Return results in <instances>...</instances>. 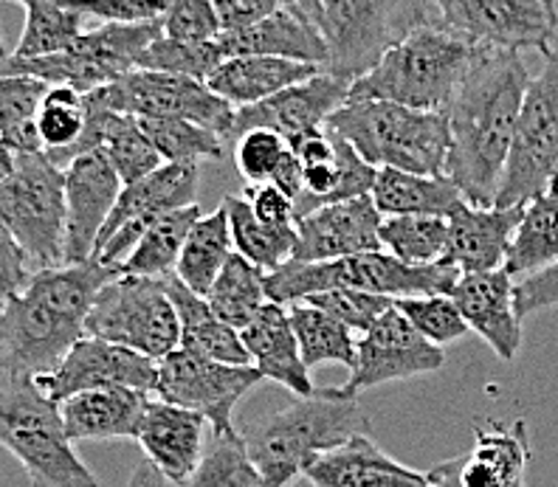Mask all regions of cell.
Listing matches in <instances>:
<instances>
[{"label":"cell","instance_id":"cell-24","mask_svg":"<svg viewBox=\"0 0 558 487\" xmlns=\"http://www.w3.org/2000/svg\"><path fill=\"white\" fill-rule=\"evenodd\" d=\"M465 318L499 361H513L522 346V318L513 311V277L505 268L480 273H460L449 293Z\"/></svg>","mask_w":558,"mask_h":487},{"label":"cell","instance_id":"cell-49","mask_svg":"<svg viewBox=\"0 0 558 487\" xmlns=\"http://www.w3.org/2000/svg\"><path fill=\"white\" fill-rule=\"evenodd\" d=\"M161 32L178 42H209L220 35L218 12L211 0H167Z\"/></svg>","mask_w":558,"mask_h":487},{"label":"cell","instance_id":"cell-4","mask_svg":"<svg viewBox=\"0 0 558 487\" xmlns=\"http://www.w3.org/2000/svg\"><path fill=\"white\" fill-rule=\"evenodd\" d=\"M477 54V46L451 35L440 23L426 21L387 48L367 74L350 82L348 102L381 99L403 108L446 113Z\"/></svg>","mask_w":558,"mask_h":487},{"label":"cell","instance_id":"cell-61","mask_svg":"<svg viewBox=\"0 0 558 487\" xmlns=\"http://www.w3.org/2000/svg\"><path fill=\"white\" fill-rule=\"evenodd\" d=\"M550 190H558V170H556V175H553V183H550Z\"/></svg>","mask_w":558,"mask_h":487},{"label":"cell","instance_id":"cell-1","mask_svg":"<svg viewBox=\"0 0 558 487\" xmlns=\"http://www.w3.org/2000/svg\"><path fill=\"white\" fill-rule=\"evenodd\" d=\"M527 82L519 51L480 48L446 108L451 138L446 175L471 206H494Z\"/></svg>","mask_w":558,"mask_h":487},{"label":"cell","instance_id":"cell-35","mask_svg":"<svg viewBox=\"0 0 558 487\" xmlns=\"http://www.w3.org/2000/svg\"><path fill=\"white\" fill-rule=\"evenodd\" d=\"M550 263H558V190L542 192L524 204L502 268L511 277H524Z\"/></svg>","mask_w":558,"mask_h":487},{"label":"cell","instance_id":"cell-59","mask_svg":"<svg viewBox=\"0 0 558 487\" xmlns=\"http://www.w3.org/2000/svg\"><path fill=\"white\" fill-rule=\"evenodd\" d=\"M14 161H17V153L7 142H0V181H7L12 175Z\"/></svg>","mask_w":558,"mask_h":487},{"label":"cell","instance_id":"cell-18","mask_svg":"<svg viewBox=\"0 0 558 487\" xmlns=\"http://www.w3.org/2000/svg\"><path fill=\"white\" fill-rule=\"evenodd\" d=\"M35 380L54 403L85 389L105 386H128L150 394L156 392L158 361L113 341L82 336L51 373L35 375Z\"/></svg>","mask_w":558,"mask_h":487},{"label":"cell","instance_id":"cell-41","mask_svg":"<svg viewBox=\"0 0 558 487\" xmlns=\"http://www.w3.org/2000/svg\"><path fill=\"white\" fill-rule=\"evenodd\" d=\"M85 94L71 85H48L43 94L40 108L35 113L37 130H40L46 156L65 170L71 149L82 138L85 130Z\"/></svg>","mask_w":558,"mask_h":487},{"label":"cell","instance_id":"cell-37","mask_svg":"<svg viewBox=\"0 0 558 487\" xmlns=\"http://www.w3.org/2000/svg\"><path fill=\"white\" fill-rule=\"evenodd\" d=\"M204 299L220 321L234 330H243L268 302L266 271H259L243 254L232 251V257L226 259Z\"/></svg>","mask_w":558,"mask_h":487},{"label":"cell","instance_id":"cell-17","mask_svg":"<svg viewBox=\"0 0 558 487\" xmlns=\"http://www.w3.org/2000/svg\"><path fill=\"white\" fill-rule=\"evenodd\" d=\"M442 366H446L442 346L423 339L421 332L409 325L407 316L392 305L367 332H361L359 346H355V366L350 369L344 389L350 394H359L364 389L392 383V380L440 373Z\"/></svg>","mask_w":558,"mask_h":487},{"label":"cell","instance_id":"cell-12","mask_svg":"<svg viewBox=\"0 0 558 487\" xmlns=\"http://www.w3.org/2000/svg\"><path fill=\"white\" fill-rule=\"evenodd\" d=\"M85 336L130 346L161 361L181 346V325L167 293V279L119 273L105 284L88 318Z\"/></svg>","mask_w":558,"mask_h":487},{"label":"cell","instance_id":"cell-58","mask_svg":"<svg viewBox=\"0 0 558 487\" xmlns=\"http://www.w3.org/2000/svg\"><path fill=\"white\" fill-rule=\"evenodd\" d=\"M286 7L300 12L311 23H319V0H286Z\"/></svg>","mask_w":558,"mask_h":487},{"label":"cell","instance_id":"cell-45","mask_svg":"<svg viewBox=\"0 0 558 487\" xmlns=\"http://www.w3.org/2000/svg\"><path fill=\"white\" fill-rule=\"evenodd\" d=\"M223 60L226 57L218 46V37L209 42H178L161 35L144 51L142 60H138V69L167 71V74L192 76V80L206 82Z\"/></svg>","mask_w":558,"mask_h":487},{"label":"cell","instance_id":"cell-22","mask_svg":"<svg viewBox=\"0 0 558 487\" xmlns=\"http://www.w3.org/2000/svg\"><path fill=\"white\" fill-rule=\"evenodd\" d=\"M348 80L333 76L330 71H322V74L311 76L300 85H291V88L268 96L263 102L238 108L234 110L232 142L254 127H268L286 142H293L307 130L325 127L327 115L348 102Z\"/></svg>","mask_w":558,"mask_h":487},{"label":"cell","instance_id":"cell-23","mask_svg":"<svg viewBox=\"0 0 558 487\" xmlns=\"http://www.w3.org/2000/svg\"><path fill=\"white\" fill-rule=\"evenodd\" d=\"M206 428L209 419L204 414L158 398L144 409L136 442L142 446L144 460H150L172 487H186L204 460Z\"/></svg>","mask_w":558,"mask_h":487},{"label":"cell","instance_id":"cell-2","mask_svg":"<svg viewBox=\"0 0 558 487\" xmlns=\"http://www.w3.org/2000/svg\"><path fill=\"white\" fill-rule=\"evenodd\" d=\"M119 265L99 259L32 273L21 293L0 305V369L46 375L85 336V318Z\"/></svg>","mask_w":558,"mask_h":487},{"label":"cell","instance_id":"cell-26","mask_svg":"<svg viewBox=\"0 0 558 487\" xmlns=\"http://www.w3.org/2000/svg\"><path fill=\"white\" fill-rule=\"evenodd\" d=\"M524 206L497 209V206H471L460 200L449 220V248L442 263L454 265L460 273L497 271L502 268L513 243Z\"/></svg>","mask_w":558,"mask_h":487},{"label":"cell","instance_id":"cell-52","mask_svg":"<svg viewBox=\"0 0 558 487\" xmlns=\"http://www.w3.org/2000/svg\"><path fill=\"white\" fill-rule=\"evenodd\" d=\"M547 307H558V263L524 273L519 282H513V311L522 321Z\"/></svg>","mask_w":558,"mask_h":487},{"label":"cell","instance_id":"cell-7","mask_svg":"<svg viewBox=\"0 0 558 487\" xmlns=\"http://www.w3.org/2000/svg\"><path fill=\"white\" fill-rule=\"evenodd\" d=\"M457 279H460V271L449 263L407 265L387 251H364V254L330 259V263L288 259L277 271L266 273V293L268 302L288 307L311 293L333 291V288L378 293L389 299L451 293Z\"/></svg>","mask_w":558,"mask_h":487},{"label":"cell","instance_id":"cell-39","mask_svg":"<svg viewBox=\"0 0 558 487\" xmlns=\"http://www.w3.org/2000/svg\"><path fill=\"white\" fill-rule=\"evenodd\" d=\"M288 316H291L293 332L300 341V355L307 369L322 364H339L353 369L359 339L348 325H341L333 316H327L325 311L307 305V302L288 305Z\"/></svg>","mask_w":558,"mask_h":487},{"label":"cell","instance_id":"cell-38","mask_svg":"<svg viewBox=\"0 0 558 487\" xmlns=\"http://www.w3.org/2000/svg\"><path fill=\"white\" fill-rule=\"evenodd\" d=\"M223 209L229 217L234 251L243 254L248 263L257 265L259 271H277L279 265H286L293 257V245H296L293 226L277 229V226L259 223L243 195H226Z\"/></svg>","mask_w":558,"mask_h":487},{"label":"cell","instance_id":"cell-50","mask_svg":"<svg viewBox=\"0 0 558 487\" xmlns=\"http://www.w3.org/2000/svg\"><path fill=\"white\" fill-rule=\"evenodd\" d=\"M46 90V82L0 71V138L7 136L14 124L26 122L37 113Z\"/></svg>","mask_w":558,"mask_h":487},{"label":"cell","instance_id":"cell-54","mask_svg":"<svg viewBox=\"0 0 558 487\" xmlns=\"http://www.w3.org/2000/svg\"><path fill=\"white\" fill-rule=\"evenodd\" d=\"M243 197L248 200V206H252L254 217H257L259 223L277 226V229H286V226L296 223L293 200L279 186H274V183H248Z\"/></svg>","mask_w":558,"mask_h":487},{"label":"cell","instance_id":"cell-33","mask_svg":"<svg viewBox=\"0 0 558 487\" xmlns=\"http://www.w3.org/2000/svg\"><path fill=\"white\" fill-rule=\"evenodd\" d=\"M375 209L384 217L392 215H437L449 217L460 200V190L449 175H415V172L381 167L373 183Z\"/></svg>","mask_w":558,"mask_h":487},{"label":"cell","instance_id":"cell-56","mask_svg":"<svg viewBox=\"0 0 558 487\" xmlns=\"http://www.w3.org/2000/svg\"><path fill=\"white\" fill-rule=\"evenodd\" d=\"M268 183L279 186V190L286 192V195L291 197L293 204H296V197L302 195V167H300V158H296L291 153V147H288L286 158L279 161L277 172H274V178Z\"/></svg>","mask_w":558,"mask_h":487},{"label":"cell","instance_id":"cell-51","mask_svg":"<svg viewBox=\"0 0 558 487\" xmlns=\"http://www.w3.org/2000/svg\"><path fill=\"white\" fill-rule=\"evenodd\" d=\"M85 21L150 23L161 21L167 0H65Z\"/></svg>","mask_w":558,"mask_h":487},{"label":"cell","instance_id":"cell-29","mask_svg":"<svg viewBox=\"0 0 558 487\" xmlns=\"http://www.w3.org/2000/svg\"><path fill=\"white\" fill-rule=\"evenodd\" d=\"M150 398L128 386L85 389L60 403L62 426L71 442L136 440V428Z\"/></svg>","mask_w":558,"mask_h":487},{"label":"cell","instance_id":"cell-14","mask_svg":"<svg viewBox=\"0 0 558 487\" xmlns=\"http://www.w3.org/2000/svg\"><path fill=\"white\" fill-rule=\"evenodd\" d=\"M88 94H94L96 102H102L117 113L136 115V119L181 115V119L215 130L223 142H232L234 108L223 102L218 94H211L206 82L192 80V76L136 69Z\"/></svg>","mask_w":558,"mask_h":487},{"label":"cell","instance_id":"cell-6","mask_svg":"<svg viewBox=\"0 0 558 487\" xmlns=\"http://www.w3.org/2000/svg\"><path fill=\"white\" fill-rule=\"evenodd\" d=\"M0 446L35 487H102L74 451L60 403L43 392L35 375L7 373L0 383Z\"/></svg>","mask_w":558,"mask_h":487},{"label":"cell","instance_id":"cell-55","mask_svg":"<svg viewBox=\"0 0 558 487\" xmlns=\"http://www.w3.org/2000/svg\"><path fill=\"white\" fill-rule=\"evenodd\" d=\"M211 7L218 12L220 32H238L266 21L268 14L286 7V0H211Z\"/></svg>","mask_w":558,"mask_h":487},{"label":"cell","instance_id":"cell-36","mask_svg":"<svg viewBox=\"0 0 558 487\" xmlns=\"http://www.w3.org/2000/svg\"><path fill=\"white\" fill-rule=\"evenodd\" d=\"M232 231H229V217H226L223 204L211 215H201L190 229L181 248V257L175 265V277L190 288V291L206 296L215 277L232 257Z\"/></svg>","mask_w":558,"mask_h":487},{"label":"cell","instance_id":"cell-30","mask_svg":"<svg viewBox=\"0 0 558 487\" xmlns=\"http://www.w3.org/2000/svg\"><path fill=\"white\" fill-rule=\"evenodd\" d=\"M218 46L223 57H282L296 62H327V46L319 26L302 17L300 12L282 7L266 21L238 32H220Z\"/></svg>","mask_w":558,"mask_h":487},{"label":"cell","instance_id":"cell-57","mask_svg":"<svg viewBox=\"0 0 558 487\" xmlns=\"http://www.w3.org/2000/svg\"><path fill=\"white\" fill-rule=\"evenodd\" d=\"M128 487H172V485L150 460H142L136 467H133Z\"/></svg>","mask_w":558,"mask_h":487},{"label":"cell","instance_id":"cell-62","mask_svg":"<svg viewBox=\"0 0 558 487\" xmlns=\"http://www.w3.org/2000/svg\"><path fill=\"white\" fill-rule=\"evenodd\" d=\"M17 3H23V7H28V3H32V0H17Z\"/></svg>","mask_w":558,"mask_h":487},{"label":"cell","instance_id":"cell-19","mask_svg":"<svg viewBox=\"0 0 558 487\" xmlns=\"http://www.w3.org/2000/svg\"><path fill=\"white\" fill-rule=\"evenodd\" d=\"M531 465V434L524 419H488L474 431V448L435 465L432 487H524Z\"/></svg>","mask_w":558,"mask_h":487},{"label":"cell","instance_id":"cell-15","mask_svg":"<svg viewBox=\"0 0 558 487\" xmlns=\"http://www.w3.org/2000/svg\"><path fill=\"white\" fill-rule=\"evenodd\" d=\"M257 383H263V375L254 366L223 364L178 346L158 361L156 394L167 403L204 414L215 437H234V406Z\"/></svg>","mask_w":558,"mask_h":487},{"label":"cell","instance_id":"cell-42","mask_svg":"<svg viewBox=\"0 0 558 487\" xmlns=\"http://www.w3.org/2000/svg\"><path fill=\"white\" fill-rule=\"evenodd\" d=\"M138 124L163 163L220 161L226 156V142L215 130L181 119V115L138 119Z\"/></svg>","mask_w":558,"mask_h":487},{"label":"cell","instance_id":"cell-8","mask_svg":"<svg viewBox=\"0 0 558 487\" xmlns=\"http://www.w3.org/2000/svg\"><path fill=\"white\" fill-rule=\"evenodd\" d=\"M161 21L99 23L82 32L65 51L48 57H3V74L32 76L46 85H71L88 94L138 69V60L161 37Z\"/></svg>","mask_w":558,"mask_h":487},{"label":"cell","instance_id":"cell-32","mask_svg":"<svg viewBox=\"0 0 558 487\" xmlns=\"http://www.w3.org/2000/svg\"><path fill=\"white\" fill-rule=\"evenodd\" d=\"M167 293H170L172 305H175L184 350L198 352V355H206L211 361H223V364L252 366L248 350L240 339V330L220 321L201 293L190 291L175 273L167 277Z\"/></svg>","mask_w":558,"mask_h":487},{"label":"cell","instance_id":"cell-44","mask_svg":"<svg viewBox=\"0 0 558 487\" xmlns=\"http://www.w3.org/2000/svg\"><path fill=\"white\" fill-rule=\"evenodd\" d=\"M186 487H271L245 453L240 431L234 437H215L198 471Z\"/></svg>","mask_w":558,"mask_h":487},{"label":"cell","instance_id":"cell-31","mask_svg":"<svg viewBox=\"0 0 558 487\" xmlns=\"http://www.w3.org/2000/svg\"><path fill=\"white\" fill-rule=\"evenodd\" d=\"M322 71L325 65L282 60V57H229L211 71L206 85L211 94H218L223 102L238 110L263 102L268 96L300 85Z\"/></svg>","mask_w":558,"mask_h":487},{"label":"cell","instance_id":"cell-25","mask_svg":"<svg viewBox=\"0 0 558 487\" xmlns=\"http://www.w3.org/2000/svg\"><path fill=\"white\" fill-rule=\"evenodd\" d=\"M302 476L314 487H432L426 471L401 465L369 434L316 453Z\"/></svg>","mask_w":558,"mask_h":487},{"label":"cell","instance_id":"cell-21","mask_svg":"<svg viewBox=\"0 0 558 487\" xmlns=\"http://www.w3.org/2000/svg\"><path fill=\"white\" fill-rule=\"evenodd\" d=\"M384 215L375 209L373 197H353L341 204H327L296 217V263H330V259L353 257L364 251H384L378 229Z\"/></svg>","mask_w":558,"mask_h":487},{"label":"cell","instance_id":"cell-13","mask_svg":"<svg viewBox=\"0 0 558 487\" xmlns=\"http://www.w3.org/2000/svg\"><path fill=\"white\" fill-rule=\"evenodd\" d=\"M440 26L477 48L550 54L558 32L556 0H429Z\"/></svg>","mask_w":558,"mask_h":487},{"label":"cell","instance_id":"cell-16","mask_svg":"<svg viewBox=\"0 0 558 487\" xmlns=\"http://www.w3.org/2000/svg\"><path fill=\"white\" fill-rule=\"evenodd\" d=\"M198 178V163H161L142 181L122 186L117 206L96 240L94 259L105 265L122 263L153 220L195 204Z\"/></svg>","mask_w":558,"mask_h":487},{"label":"cell","instance_id":"cell-5","mask_svg":"<svg viewBox=\"0 0 558 487\" xmlns=\"http://www.w3.org/2000/svg\"><path fill=\"white\" fill-rule=\"evenodd\" d=\"M325 127L344 138L375 170L392 167L415 175H446L451 144L446 113L355 99L327 115Z\"/></svg>","mask_w":558,"mask_h":487},{"label":"cell","instance_id":"cell-47","mask_svg":"<svg viewBox=\"0 0 558 487\" xmlns=\"http://www.w3.org/2000/svg\"><path fill=\"white\" fill-rule=\"evenodd\" d=\"M302 302L319 307L336 321L348 325L353 332H367L369 327L396 305V299L378 296V293L348 291V288H333V291H319L305 296Z\"/></svg>","mask_w":558,"mask_h":487},{"label":"cell","instance_id":"cell-3","mask_svg":"<svg viewBox=\"0 0 558 487\" xmlns=\"http://www.w3.org/2000/svg\"><path fill=\"white\" fill-rule=\"evenodd\" d=\"M373 419L359 394L341 389H316L296 398L271 417L240 431L248 460L271 487H288L316 453L330 451L359 434H369Z\"/></svg>","mask_w":558,"mask_h":487},{"label":"cell","instance_id":"cell-27","mask_svg":"<svg viewBox=\"0 0 558 487\" xmlns=\"http://www.w3.org/2000/svg\"><path fill=\"white\" fill-rule=\"evenodd\" d=\"M85 110H88L85 113V130H82V138L76 142V147L71 149V158L99 149L110 161V167L117 170V175L122 178L124 186L142 181L144 175H150L153 170L161 167V156L156 153L150 138L144 136L136 115L105 108L102 102H96L94 94H85Z\"/></svg>","mask_w":558,"mask_h":487},{"label":"cell","instance_id":"cell-10","mask_svg":"<svg viewBox=\"0 0 558 487\" xmlns=\"http://www.w3.org/2000/svg\"><path fill=\"white\" fill-rule=\"evenodd\" d=\"M0 220L26 248L35 268L62 265L65 251V172L46 153H17L0 181Z\"/></svg>","mask_w":558,"mask_h":487},{"label":"cell","instance_id":"cell-48","mask_svg":"<svg viewBox=\"0 0 558 487\" xmlns=\"http://www.w3.org/2000/svg\"><path fill=\"white\" fill-rule=\"evenodd\" d=\"M288 142L268 127H254L234 138V167L248 183H268L286 158Z\"/></svg>","mask_w":558,"mask_h":487},{"label":"cell","instance_id":"cell-60","mask_svg":"<svg viewBox=\"0 0 558 487\" xmlns=\"http://www.w3.org/2000/svg\"><path fill=\"white\" fill-rule=\"evenodd\" d=\"M3 57H9V48L7 42H3V35H0V60H3Z\"/></svg>","mask_w":558,"mask_h":487},{"label":"cell","instance_id":"cell-53","mask_svg":"<svg viewBox=\"0 0 558 487\" xmlns=\"http://www.w3.org/2000/svg\"><path fill=\"white\" fill-rule=\"evenodd\" d=\"M35 271L37 268L26 254V248L14 240L7 223L0 220V305L17 296Z\"/></svg>","mask_w":558,"mask_h":487},{"label":"cell","instance_id":"cell-46","mask_svg":"<svg viewBox=\"0 0 558 487\" xmlns=\"http://www.w3.org/2000/svg\"><path fill=\"white\" fill-rule=\"evenodd\" d=\"M396 307L407 316V321L432 344L446 346L460 341L469 332L465 318L457 311L449 293H426V296L396 299Z\"/></svg>","mask_w":558,"mask_h":487},{"label":"cell","instance_id":"cell-20","mask_svg":"<svg viewBox=\"0 0 558 487\" xmlns=\"http://www.w3.org/2000/svg\"><path fill=\"white\" fill-rule=\"evenodd\" d=\"M65 251L62 265L94 259L96 240L122 192V178L108 158L94 149L71 158L65 167Z\"/></svg>","mask_w":558,"mask_h":487},{"label":"cell","instance_id":"cell-11","mask_svg":"<svg viewBox=\"0 0 558 487\" xmlns=\"http://www.w3.org/2000/svg\"><path fill=\"white\" fill-rule=\"evenodd\" d=\"M558 170V48L545 54L538 71L522 96L511 153L505 175L494 197L497 209H513L550 190Z\"/></svg>","mask_w":558,"mask_h":487},{"label":"cell","instance_id":"cell-28","mask_svg":"<svg viewBox=\"0 0 558 487\" xmlns=\"http://www.w3.org/2000/svg\"><path fill=\"white\" fill-rule=\"evenodd\" d=\"M240 339H243L252 366L263 375V380L286 386L296 398L316 392L311 369L300 355V341H296L286 305L266 302L257 316L240 330Z\"/></svg>","mask_w":558,"mask_h":487},{"label":"cell","instance_id":"cell-43","mask_svg":"<svg viewBox=\"0 0 558 487\" xmlns=\"http://www.w3.org/2000/svg\"><path fill=\"white\" fill-rule=\"evenodd\" d=\"M85 17L65 0H32L26 7V26L14 46V57H48L65 51L85 28Z\"/></svg>","mask_w":558,"mask_h":487},{"label":"cell","instance_id":"cell-34","mask_svg":"<svg viewBox=\"0 0 558 487\" xmlns=\"http://www.w3.org/2000/svg\"><path fill=\"white\" fill-rule=\"evenodd\" d=\"M204 215L198 204L184 206V209L167 211L158 220H153L138 243L133 245L128 257L119 263V271L133 273V277H150V279H167L175 273L178 257L184 248V240L195 220Z\"/></svg>","mask_w":558,"mask_h":487},{"label":"cell","instance_id":"cell-9","mask_svg":"<svg viewBox=\"0 0 558 487\" xmlns=\"http://www.w3.org/2000/svg\"><path fill=\"white\" fill-rule=\"evenodd\" d=\"M429 0H319L325 71L355 82L412 28L429 21Z\"/></svg>","mask_w":558,"mask_h":487},{"label":"cell","instance_id":"cell-40","mask_svg":"<svg viewBox=\"0 0 558 487\" xmlns=\"http://www.w3.org/2000/svg\"><path fill=\"white\" fill-rule=\"evenodd\" d=\"M381 248L407 265H437L449 248V220L437 215H392L384 217Z\"/></svg>","mask_w":558,"mask_h":487}]
</instances>
